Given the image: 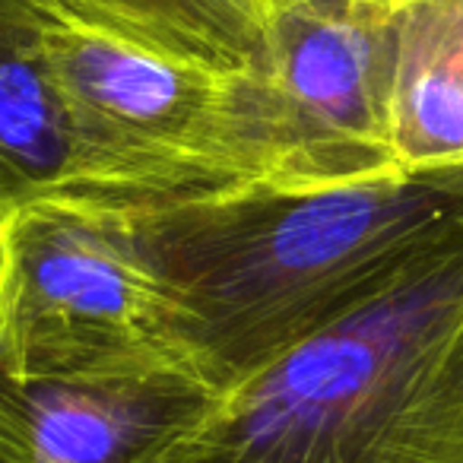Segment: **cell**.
<instances>
[{
	"label": "cell",
	"mask_w": 463,
	"mask_h": 463,
	"mask_svg": "<svg viewBox=\"0 0 463 463\" xmlns=\"http://www.w3.org/2000/svg\"><path fill=\"white\" fill-rule=\"evenodd\" d=\"M387 26L391 0H260L286 187L406 178L384 134Z\"/></svg>",
	"instance_id": "5"
},
{
	"label": "cell",
	"mask_w": 463,
	"mask_h": 463,
	"mask_svg": "<svg viewBox=\"0 0 463 463\" xmlns=\"http://www.w3.org/2000/svg\"><path fill=\"white\" fill-rule=\"evenodd\" d=\"M216 403L187 372L80 378L0 368V463H159Z\"/></svg>",
	"instance_id": "6"
},
{
	"label": "cell",
	"mask_w": 463,
	"mask_h": 463,
	"mask_svg": "<svg viewBox=\"0 0 463 463\" xmlns=\"http://www.w3.org/2000/svg\"><path fill=\"white\" fill-rule=\"evenodd\" d=\"M45 52L71 111L90 203L134 206L286 187L264 80L143 52L48 0Z\"/></svg>",
	"instance_id": "3"
},
{
	"label": "cell",
	"mask_w": 463,
	"mask_h": 463,
	"mask_svg": "<svg viewBox=\"0 0 463 463\" xmlns=\"http://www.w3.org/2000/svg\"><path fill=\"white\" fill-rule=\"evenodd\" d=\"M86 162L45 52L42 0H0V219L35 200H86Z\"/></svg>",
	"instance_id": "7"
},
{
	"label": "cell",
	"mask_w": 463,
	"mask_h": 463,
	"mask_svg": "<svg viewBox=\"0 0 463 463\" xmlns=\"http://www.w3.org/2000/svg\"><path fill=\"white\" fill-rule=\"evenodd\" d=\"M0 368L80 378L184 372L146 273L90 200L0 219Z\"/></svg>",
	"instance_id": "4"
},
{
	"label": "cell",
	"mask_w": 463,
	"mask_h": 463,
	"mask_svg": "<svg viewBox=\"0 0 463 463\" xmlns=\"http://www.w3.org/2000/svg\"><path fill=\"white\" fill-rule=\"evenodd\" d=\"M159 463H463V216Z\"/></svg>",
	"instance_id": "2"
},
{
	"label": "cell",
	"mask_w": 463,
	"mask_h": 463,
	"mask_svg": "<svg viewBox=\"0 0 463 463\" xmlns=\"http://www.w3.org/2000/svg\"><path fill=\"white\" fill-rule=\"evenodd\" d=\"M96 206L222 400L391 286L463 216V172Z\"/></svg>",
	"instance_id": "1"
},
{
	"label": "cell",
	"mask_w": 463,
	"mask_h": 463,
	"mask_svg": "<svg viewBox=\"0 0 463 463\" xmlns=\"http://www.w3.org/2000/svg\"><path fill=\"white\" fill-rule=\"evenodd\" d=\"M384 134L397 175L463 172V0H391Z\"/></svg>",
	"instance_id": "8"
},
{
	"label": "cell",
	"mask_w": 463,
	"mask_h": 463,
	"mask_svg": "<svg viewBox=\"0 0 463 463\" xmlns=\"http://www.w3.org/2000/svg\"><path fill=\"white\" fill-rule=\"evenodd\" d=\"M73 23L143 52L260 77V0H48Z\"/></svg>",
	"instance_id": "9"
}]
</instances>
